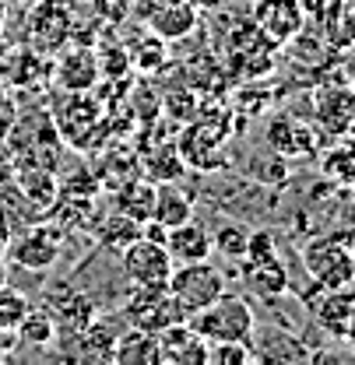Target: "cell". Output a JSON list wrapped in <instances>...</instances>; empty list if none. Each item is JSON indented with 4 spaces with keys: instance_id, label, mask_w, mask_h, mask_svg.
Segmentation results:
<instances>
[{
    "instance_id": "obj_1",
    "label": "cell",
    "mask_w": 355,
    "mask_h": 365,
    "mask_svg": "<svg viewBox=\"0 0 355 365\" xmlns=\"http://www.w3.org/2000/svg\"><path fill=\"white\" fill-rule=\"evenodd\" d=\"M186 323L204 341H254V334H257V317H254L250 302L232 292H222L215 302L197 309Z\"/></svg>"
},
{
    "instance_id": "obj_2",
    "label": "cell",
    "mask_w": 355,
    "mask_h": 365,
    "mask_svg": "<svg viewBox=\"0 0 355 365\" xmlns=\"http://www.w3.org/2000/svg\"><path fill=\"white\" fill-rule=\"evenodd\" d=\"M303 271L324 292L355 288V257L345 235H320L303 246Z\"/></svg>"
},
{
    "instance_id": "obj_3",
    "label": "cell",
    "mask_w": 355,
    "mask_h": 365,
    "mask_svg": "<svg viewBox=\"0 0 355 365\" xmlns=\"http://www.w3.org/2000/svg\"><path fill=\"white\" fill-rule=\"evenodd\" d=\"M173 299L179 302V309L186 313V319L194 317L197 309H204L208 302H215L225 292V274L208 264V260H194V264H176L169 274V284Z\"/></svg>"
},
{
    "instance_id": "obj_4",
    "label": "cell",
    "mask_w": 355,
    "mask_h": 365,
    "mask_svg": "<svg viewBox=\"0 0 355 365\" xmlns=\"http://www.w3.org/2000/svg\"><path fill=\"white\" fill-rule=\"evenodd\" d=\"M124 317L131 327H141L148 334H162L166 327L183 323L186 313L179 309L169 288H144V284H131L127 299H124Z\"/></svg>"
},
{
    "instance_id": "obj_5",
    "label": "cell",
    "mask_w": 355,
    "mask_h": 365,
    "mask_svg": "<svg viewBox=\"0 0 355 365\" xmlns=\"http://www.w3.org/2000/svg\"><path fill=\"white\" fill-rule=\"evenodd\" d=\"M120 267H124V277H127L131 284L166 288V284H169V274L176 267V260L169 257L166 242H155V239L137 235L134 242H127V246L120 250Z\"/></svg>"
},
{
    "instance_id": "obj_6",
    "label": "cell",
    "mask_w": 355,
    "mask_h": 365,
    "mask_svg": "<svg viewBox=\"0 0 355 365\" xmlns=\"http://www.w3.org/2000/svg\"><path fill=\"white\" fill-rule=\"evenodd\" d=\"M53 123H56V134L64 137V144L89 148V140H95L102 127V109L95 98H89V91H71V98L56 106Z\"/></svg>"
},
{
    "instance_id": "obj_7",
    "label": "cell",
    "mask_w": 355,
    "mask_h": 365,
    "mask_svg": "<svg viewBox=\"0 0 355 365\" xmlns=\"http://www.w3.org/2000/svg\"><path fill=\"white\" fill-rule=\"evenodd\" d=\"M313 113L320 130L331 137H345L355 123V85L338 81V85H320L313 91Z\"/></svg>"
},
{
    "instance_id": "obj_8",
    "label": "cell",
    "mask_w": 355,
    "mask_h": 365,
    "mask_svg": "<svg viewBox=\"0 0 355 365\" xmlns=\"http://www.w3.org/2000/svg\"><path fill=\"white\" fill-rule=\"evenodd\" d=\"M271 46H285L296 39L306 25V11L299 0H257L254 4V18H250Z\"/></svg>"
},
{
    "instance_id": "obj_9",
    "label": "cell",
    "mask_w": 355,
    "mask_h": 365,
    "mask_svg": "<svg viewBox=\"0 0 355 365\" xmlns=\"http://www.w3.org/2000/svg\"><path fill=\"white\" fill-rule=\"evenodd\" d=\"M11 264L25 267V271H49L60 257V232L53 225H39L25 235H18L14 242H7L4 253Z\"/></svg>"
},
{
    "instance_id": "obj_10",
    "label": "cell",
    "mask_w": 355,
    "mask_h": 365,
    "mask_svg": "<svg viewBox=\"0 0 355 365\" xmlns=\"http://www.w3.org/2000/svg\"><path fill=\"white\" fill-rule=\"evenodd\" d=\"M159 359L166 365H208V341L183 319L159 334Z\"/></svg>"
},
{
    "instance_id": "obj_11",
    "label": "cell",
    "mask_w": 355,
    "mask_h": 365,
    "mask_svg": "<svg viewBox=\"0 0 355 365\" xmlns=\"http://www.w3.org/2000/svg\"><path fill=\"white\" fill-rule=\"evenodd\" d=\"M43 309L53 317V323H56V334H67V337L81 334L91 319H99V313H95V302H91L89 295L74 292V288H60V292H53V295L46 299Z\"/></svg>"
},
{
    "instance_id": "obj_12",
    "label": "cell",
    "mask_w": 355,
    "mask_h": 365,
    "mask_svg": "<svg viewBox=\"0 0 355 365\" xmlns=\"http://www.w3.org/2000/svg\"><path fill=\"white\" fill-rule=\"evenodd\" d=\"M267 148L281 158H310V155H316V134L303 120L274 116L267 123Z\"/></svg>"
},
{
    "instance_id": "obj_13",
    "label": "cell",
    "mask_w": 355,
    "mask_h": 365,
    "mask_svg": "<svg viewBox=\"0 0 355 365\" xmlns=\"http://www.w3.org/2000/svg\"><path fill=\"white\" fill-rule=\"evenodd\" d=\"M306 302H310L316 323L327 334H334V337H345L349 334V327H352V319H355V288H345V292H324V288H316L313 299H306Z\"/></svg>"
},
{
    "instance_id": "obj_14",
    "label": "cell",
    "mask_w": 355,
    "mask_h": 365,
    "mask_svg": "<svg viewBox=\"0 0 355 365\" xmlns=\"http://www.w3.org/2000/svg\"><path fill=\"white\" fill-rule=\"evenodd\" d=\"M99 71H102L99 67V53L91 46H74V49L60 53L53 78H56L60 88H67V91H89L99 81Z\"/></svg>"
},
{
    "instance_id": "obj_15",
    "label": "cell",
    "mask_w": 355,
    "mask_h": 365,
    "mask_svg": "<svg viewBox=\"0 0 355 365\" xmlns=\"http://www.w3.org/2000/svg\"><path fill=\"white\" fill-rule=\"evenodd\" d=\"M36 7H39V11H36V18H32V43L39 46L43 53L64 49V43L71 39V29H74L67 7L56 4V0H39Z\"/></svg>"
},
{
    "instance_id": "obj_16",
    "label": "cell",
    "mask_w": 355,
    "mask_h": 365,
    "mask_svg": "<svg viewBox=\"0 0 355 365\" xmlns=\"http://www.w3.org/2000/svg\"><path fill=\"white\" fill-rule=\"evenodd\" d=\"M166 250L176 264H194V260H211L215 253V239H211V228H204L201 222H183L173 225L166 232Z\"/></svg>"
},
{
    "instance_id": "obj_17",
    "label": "cell",
    "mask_w": 355,
    "mask_h": 365,
    "mask_svg": "<svg viewBox=\"0 0 355 365\" xmlns=\"http://www.w3.org/2000/svg\"><path fill=\"white\" fill-rule=\"evenodd\" d=\"M197 18H201V11H197L190 0H169V4H162L159 11H151L141 25L151 29L159 39L173 43V39H186V36L197 29Z\"/></svg>"
},
{
    "instance_id": "obj_18",
    "label": "cell",
    "mask_w": 355,
    "mask_h": 365,
    "mask_svg": "<svg viewBox=\"0 0 355 365\" xmlns=\"http://www.w3.org/2000/svg\"><path fill=\"white\" fill-rule=\"evenodd\" d=\"M239 274L246 281V288L261 299H278L292 288L289 271L278 257H264V260H239Z\"/></svg>"
},
{
    "instance_id": "obj_19",
    "label": "cell",
    "mask_w": 355,
    "mask_h": 365,
    "mask_svg": "<svg viewBox=\"0 0 355 365\" xmlns=\"http://www.w3.org/2000/svg\"><path fill=\"white\" fill-rule=\"evenodd\" d=\"M194 218V197L186 190H179L176 182H159L155 186V204H151V222L162 228L183 225Z\"/></svg>"
},
{
    "instance_id": "obj_20",
    "label": "cell",
    "mask_w": 355,
    "mask_h": 365,
    "mask_svg": "<svg viewBox=\"0 0 355 365\" xmlns=\"http://www.w3.org/2000/svg\"><path fill=\"white\" fill-rule=\"evenodd\" d=\"M113 362L120 365H159V334H148L141 327H131L124 334H116L113 344Z\"/></svg>"
},
{
    "instance_id": "obj_21",
    "label": "cell",
    "mask_w": 355,
    "mask_h": 365,
    "mask_svg": "<svg viewBox=\"0 0 355 365\" xmlns=\"http://www.w3.org/2000/svg\"><path fill=\"white\" fill-rule=\"evenodd\" d=\"M116 211L127 215L134 222H148L151 218V204H155V182L151 180H134V182H124L113 197Z\"/></svg>"
},
{
    "instance_id": "obj_22",
    "label": "cell",
    "mask_w": 355,
    "mask_h": 365,
    "mask_svg": "<svg viewBox=\"0 0 355 365\" xmlns=\"http://www.w3.org/2000/svg\"><path fill=\"white\" fill-rule=\"evenodd\" d=\"M320 169L327 180H334L338 186H355V140L349 134L338 144H331L320 158Z\"/></svg>"
},
{
    "instance_id": "obj_23",
    "label": "cell",
    "mask_w": 355,
    "mask_h": 365,
    "mask_svg": "<svg viewBox=\"0 0 355 365\" xmlns=\"http://www.w3.org/2000/svg\"><path fill=\"white\" fill-rule=\"evenodd\" d=\"M71 341H78L81 344V355L85 359H113V344H116V334L106 327V323H99V319H91L89 327L81 330V334H74Z\"/></svg>"
},
{
    "instance_id": "obj_24",
    "label": "cell",
    "mask_w": 355,
    "mask_h": 365,
    "mask_svg": "<svg viewBox=\"0 0 355 365\" xmlns=\"http://www.w3.org/2000/svg\"><path fill=\"white\" fill-rule=\"evenodd\" d=\"M257 362L254 341H208V365H246Z\"/></svg>"
},
{
    "instance_id": "obj_25",
    "label": "cell",
    "mask_w": 355,
    "mask_h": 365,
    "mask_svg": "<svg viewBox=\"0 0 355 365\" xmlns=\"http://www.w3.org/2000/svg\"><path fill=\"white\" fill-rule=\"evenodd\" d=\"M14 337H21V341H29V344H49V341L56 337V323H53V317L46 313L43 306H39V309L29 306V313L21 317Z\"/></svg>"
},
{
    "instance_id": "obj_26",
    "label": "cell",
    "mask_w": 355,
    "mask_h": 365,
    "mask_svg": "<svg viewBox=\"0 0 355 365\" xmlns=\"http://www.w3.org/2000/svg\"><path fill=\"white\" fill-rule=\"evenodd\" d=\"M141 235V222H134V218H127V215H113V218H106V225H99V242L102 246H109V250H124L127 242H134Z\"/></svg>"
},
{
    "instance_id": "obj_27",
    "label": "cell",
    "mask_w": 355,
    "mask_h": 365,
    "mask_svg": "<svg viewBox=\"0 0 355 365\" xmlns=\"http://www.w3.org/2000/svg\"><path fill=\"white\" fill-rule=\"evenodd\" d=\"M141 43L144 46L134 43L131 49H127V56H131L141 71H159V67L166 63V39H159L151 29H144V32H141Z\"/></svg>"
},
{
    "instance_id": "obj_28",
    "label": "cell",
    "mask_w": 355,
    "mask_h": 365,
    "mask_svg": "<svg viewBox=\"0 0 355 365\" xmlns=\"http://www.w3.org/2000/svg\"><path fill=\"white\" fill-rule=\"evenodd\" d=\"M211 239H215V253H222L229 260H243V257H246V239H250V232L243 225L229 222V225H222L219 232H211Z\"/></svg>"
},
{
    "instance_id": "obj_29",
    "label": "cell",
    "mask_w": 355,
    "mask_h": 365,
    "mask_svg": "<svg viewBox=\"0 0 355 365\" xmlns=\"http://www.w3.org/2000/svg\"><path fill=\"white\" fill-rule=\"evenodd\" d=\"M144 165H148V176L155 182H173L183 173V155H179V148H166V151L148 155Z\"/></svg>"
},
{
    "instance_id": "obj_30",
    "label": "cell",
    "mask_w": 355,
    "mask_h": 365,
    "mask_svg": "<svg viewBox=\"0 0 355 365\" xmlns=\"http://www.w3.org/2000/svg\"><path fill=\"white\" fill-rule=\"evenodd\" d=\"M25 313H29V299L21 292H11V288L0 284V330L14 334Z\"/></svg>"
},
{
    "instance_id": "obj_31",
    "label": "cell",
    "mask_w": 355,
    "mask_h": 365,
    "mask_svg": "<svg viewBox=\"0 0 355 365\" xmlns=\"http://www.w3.org/2000/svg\"><path fill=\"white\" fill-rule=\"evenodd\" d=\"M95 14L106 21V25H124L134 11V0H91Z\"/></svg>"
},
{
    "instance_id": "obj_32",
    "label": "cell",
    "mask_w": 355,
    "mask_h": 365,
    "mask_svg": "<svg viewBox=\"0 0 355 365\" xmlns=\"http://www.w3.org/2000/svg\"><path fill=\"white\" fill-rule=\"evenodd\" d=\"M345 74H349V81L355 85V49H352V56H345Z\"/></svg>"
},
{
    "instance_id": "obj_33",
    "label": "cell",
    "mask_w": 355,
    "mask_h": 365,
    "mask_svg": "<svg viewBox=\"0 0 355 365\" xmlns=\"http://www.w3.org/2000/svg\"><path fill=\"white\" fill-rule=\"evenodd\" d=\"M349 190H352V197H349V215L345 218H349V225H355V186H349Z\"/></svg>"
},
{
    "instance_id": "obj_34",
    "label": "cell",
    "mask_w": 355,
    "mask_h": 365,
    "mask_svg": "<svg viewBox=\"0 0 355 365\" xmlns=\"http://www.w3.org/2000/svg\"><path fill=\"white\" fill-rule=\"evenodd\" d=\"M345 242H349V250H352V257H355V225L345 232Z\"/></svg>"
},
{
    "instance_id": "obj_35",
    "label": "cell",
    "mask_w": 355,
    "mask_h": 365,
    "mask_svg": "<svg viewBox=\"0 0 355 365\" xmlns=\"http://www.w3.org/2000/svg\"><path fill=\"white\" fill-rule=\"evenodd\" d=\"M4 260H7V257L0 253V284H4V277H7V267H4Z\"/></svg>"
},
{
    "instance_id": "obj_36",
    "label": "cell",
    "mask_w": 355,
    "mask_h": 365,
    "mask_svg": "<svg viewBox=\"0 0 355 365\" xmlns=\"http://www.w3.org/2000/svg\"><path fill=\"white\" fill-rule=\"evenodd\" d=\"M345 341H352L355 344V319H352V327H349V334H345Z\"/></svg>"
},
{
    "instance_id": "obj_37",
    "label": "cell",
    "mask_w": 355,
    "mask_h": 365,
    "mask_svg": "<svg viewBox=\"0 0 355 365\" xmlns=\"http://www.w3.org/2000/svg\"><path fill=\"white\" fill-rule=\"evenodd\" d=\"M18 4H25V7H36V4H39V0H18Z\"/></svg>"
},
{
    "instance_id": "obj_38",
    "label": "cell",
    "mask_w": 355,
    "mask_h": 365,
    "mask_svg": "<svg viewBox=\"0 0 355 365\" xmlns=\"http://www.w3.org/2000/svg\"><path fill=\"white\" fill-rule=\"evenodd\" d=\"M349 137H352V140H355V123H352V130H349Z\"/></svg>"
}]
</instances>
